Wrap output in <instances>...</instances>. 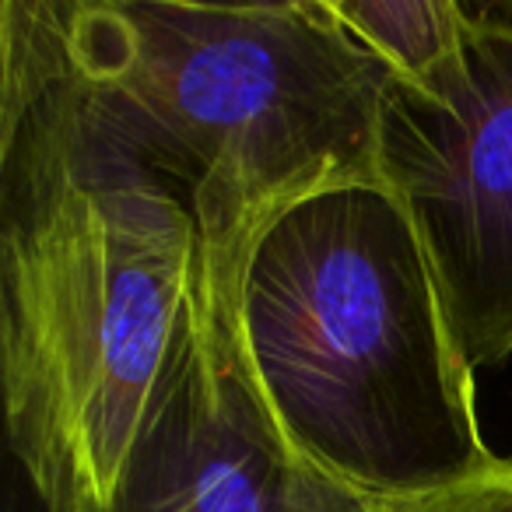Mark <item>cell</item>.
<instances>
[{
  "label": "cell",
  "instance_id": "obj_1",
  "mask_svg": "<svg viewBox=\"0 0 512 512\" xmlns=\"http://www.w3.org/2000/svg\"><path fill=\"white\" fill-rule=\"evenodd\" d=\"M8 439L50 512L109 502L204 313L183 193L71 67L64 4L0 15Z\"/></svg>",
  "mask_w": 512,
  "mask_h": 512
},
{
  "label": "cell",
  "instance_id": "obj_2",
  "mask_svg": "<svg viewBox=\"0 0 512 512\" xmlns=\"http://www.w3.org/2000/svg\"><path fill=\"white\" fill-rule=\"evenodd\" d=\"M64 29L78 81L190 204L207 306L225 330L249 253L281 214L341 186H386L393 78L330 0H74Z\"/></svg>",
  "mask_w": 512,
  "mask_h": 512
},
{
  "label": "cell",
  "instance_id": "obj_3",
  "mask_svg": "<svg viewBox=\"0 0 512 512\" xmlns=\"http://www.w3.org/2000/svg\"><path fill=\"white\" fill-rule=\"evenodd\" d=\"M235 355L292 453L369 498L425 495L498 453L418 228L386 186L285 211L253 246Z\"/></svg>",
  "mask_w": 512,
  "mask_h": 512
},
{
  "label": "cell",
  "instance_id": "obj_4",
  "mask_svg": "<svg viewBox=\"0 0 512 512\" xmlns=\"http://www.w3.org/2000/svg\"><path fill=\"white\" fill-rule=\"evenodd\" d=\"M463 50L435 78L390 81L383 183L418 228L470 369L512 355V25L467 4Z\"/></svg>",
  "mask_w": 512,
  "mask_h": 512
},
{
  "label": "cell",
  "instance_id": "obj_5",
  "mask_svg": "<svg viewBox=\"0 0 512 512\" xmlns=\"http://www.w3.org/2000/svg\"><path fill=\"white\" fill-rule=\"evenodd\" d=\"M232 330L204 302L176 372L95 512H376L316 474L267 418Z\"/></svg>",
  "mask_w": 512,
  "mask_h": 512
},
{
  "label": "cell",
  "instance_id": "obj_6",
  "mask_svg": "<svg viewBox=\"0 0 512 512\" xmlns=\"http://www.w3.org/2000/svg\"><path fill=\"white\" fill-rule=\"evenodd\" d=\"M348 36L393 81L435 78L463 50L470 11L463 0H330Z\"/></svg>",
  "mask_w": 512,
  "mask_h": 512
},
{
  "label": "cell",
  "instance_id": "obj_7",
  "mask_svg": "<svg viewBox=\"0 0 512 512\" xmlns=\"http://www.w3.org/2000/svg\"><path fill=\"white\" fill-rule=\"evenodd\" d=\"M376 512H512V456L425 495L376 502Z\"/></svg>",
  "mask_w": 512,
  "mask_h": 512
},
{
  "label": "cell",
  "instance_id": "obj_8",
  "mask_svg": "<svg viewBox=\"0 0 512 512\" xmlns=\"http://www.w3.org/2000/svg\"><path fill=\"white\" fill-rule=\"evenodd\" d=\"M481 8L488 11V15H495L498 22L512 25V0H481Z\"/></svg>",
  "mask_w": 512,
  "mask_h": 512
}]
</instances>
